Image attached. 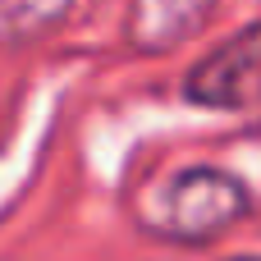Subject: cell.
<instances>
[{
    "instance_id": "6da1fadb",
    "label": "cell",
    "mask_w": 261,
    "mask_h": 261,
    "mask_svg": "<svg viewBox=\"0 0 261 261\" xmlns=\"http://www.w3.org/2000/svg\"><path fill=\"white\" fill-rule=\"evenodd\" d=\"M248 211L252 193L220 165H193L165 184V234L179 243H211Z\"/></svg>"
},
{
    "instance_id": "5b68a950",
    "label": "cell",
    "mask_w": 261,
    "mask_h": 261,
    "mask_svg": "<svg viewBox=\"0 0 261 261\" xmlns=\"http://www.w3.org/2000/svg\"><path fill=\"white\" fill-rule=\"evenodd\" d=\"M234 261H261V257H234Z\"/></svg>"
},
{
    "instance_id": "3957f363",
    "label": "cell",
    "mask_w": 261,
    "mask_h": 261,
    "mask_svg": "<svg viewBox=\"0 0 261 261\" xmlns=\"http://www.w3.org/2000/svg\"><path fill=\"white\" fill-rule=\"evenodd\" d=\"M216 0H133L128 9V41L147 55L184 46L211 14Z\"/></svg>"
},
{
    "instance_id": "7a4b0ae2",
    "label": "cell",
    "mask_w": 261,
    "mask_h": 261,
    "mask_svg": "<svg viewBox=\"0 0 261 261\" xmlns=\"http://www.w3.org/2000/svg\"><path fill=\"white\" fill-rule=\"evenodd\" d=\"M184 101L206 110H257L261 106V23H248L225 46L202 55L184 73Z\"/></svg>"
},
{
    "instance_id": "277c9868",
    "label": "cell",
    "mask_w": 261,
    "mask_h": 261,
    "mask_svg": "<svg viewBox=\"0 0 261 261\" xmlns=\"http://www.w3.org/2000/svg\"><path fill=\"white\" fill-rule=\"evenodd\" d=\"M73 0H0V46H28L50 37L69 18Z\"/></svg>"
}]
</instances>
